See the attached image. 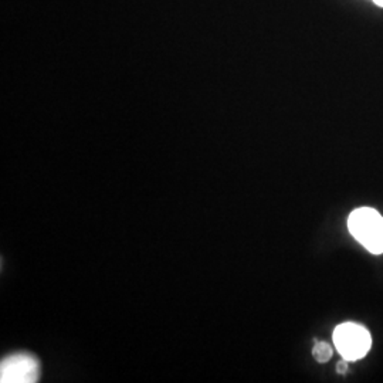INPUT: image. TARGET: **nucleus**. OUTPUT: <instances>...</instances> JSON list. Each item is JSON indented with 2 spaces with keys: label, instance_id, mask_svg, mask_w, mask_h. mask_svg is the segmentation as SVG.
<instances>
[{
  "label": "nucleus",
  "instance_id": "f257e3e1",
  "mask_svg": "<svg viewBox=\"0 0 383 383\" xmlns=\"http://www.w3.org/2000/svg\"><path fill=\"white\" fill-rule=\"evenodd\" d=\"M351 234L368 251L383 253V218L372 208H359L348 218Z\"/></svg>",
  "mask_w": 383,
  "mask_h": 383
},
{
  "label": "nucleus",
  "instance_id": "f03ea898",
  "mask_svg": "<svg viewBox=\"0 0 383 383\" xmlns=\"http://www.w3.org/2000/svg\"><path fill=\"white\" fill-rule=\"evenodd\" d=\"M334 344L344 359L358 360L369 352L372 346V338L363 327L345 322L335 328Z\"/></svg>",
  "mask_w": 383,
  "mask_h": 383
},
{
  "label": "nucleus",
  "instance_id": "7ed1b4c3",
  "mask_svg": "<svg viewBox=\"0 0 383 383\" xmlns=\"http://www.w3.org/2000/svg\"><path fill=\"white\" fill-rule=\"evenodd\" d=\"M39 380V362L32 355L19 353L2 360L0 382L2 383H32Z\"/></svg>",
  "mask_w": 383,
  "mask_h": 383
},
{
  "label": "nucleus",
  "instance_id": "20e7f679",
  "mask_svg": "<svg viewBox=\"0 0 383 383\" xmlns=\"http://www.w3.org/2000/svg\"><path fill=\"white\" fill-rule=\"evenodd\" d=\"M313 356L317 362L325 363L332 358V346L327 342H317L313 349Z\"/></svg>",
  "mask_w": 383,
  "mask_h": 383
},
{
  "label": "nucleus",
  "instance_id": "39448f33",
  "mask_svg": "<svg viewBox=\"0 0 383 383\" xmlns=\"http://www.w3.org/2000/svg\"><path fill=\"white\" fill-rule=\"evenodd\" d=\"M348 362L349 360H346V359H344L342 362H339L338 363V366H337V370H338V373H346L348 372Z\"/></svg>",
  "mask_w": 383,
  "mask_h": 383
},
{
  "label": "nucleus",
  "instance_id": "423d86ee",
  "mask_svg": "<svg viewBox=\"0 0 383 383\" xmlns=\"http://www.w3.org/2000/svg\"><path fill=\"white\" fill-rule=\"evenodd\" d=\"M373 4L377 5V6H380V8H383V0H373Z\"/></svg>",
  "mask_w": 383,
  "mask_h": 383
}]
</instances>
